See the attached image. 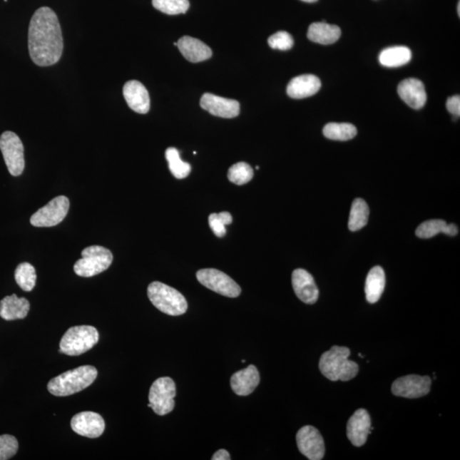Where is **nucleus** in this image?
<instances>
[{
  "instance_id": "5701e85b",
  "label": "nucleus",
  "mask_w": 460,
  "mask_h": 460,
  "mask_svg": "<svg viewBox=\"0 0 460 460\" xmlns=\"http://www.w3.org/2000/svg\"><path fill=\"white\" fill-rule=\"evenodd\" d=\"M310 41L321 44V45H332L341 36V29L336 25L322 23H314L310 26L308 34Z\"/></svg>"
},
{
  "instance_id": "e433bc0d",
  "label": "nucleus",
  "mask_w": 460,
  "mask_h": 460,
  "mask_svg": "<svg viewBox=\"0 0 460 460\" xmlns=\"http://www.w3.org/2000/svg\"><path fill=\"white\" fill-rule=\"evenodd\" d=\"M213 460H230L231 459L230 454L225 449H220L217 451L213 454Z\"/></svg>"
},
{
  "instance_id": "9d476101",
  "label": "nucleus",
  "mask_w": 460,
  "mask_h": 460,
  "mask_svg": "<svg viewBox=\"0 0 460 460\" xmlns=\"http://www.w3.org/2000/svg\"><path fill=\"white\" fill-rule=\"evenodd\" d=\"M69 205V200L67 197L63 195L56 197L31 217V225L39 228L53 227L59 225L67 216Z\"/></svg>"
},
{
  "instance_id": "f257e3e1",
  "label": "nucleus",
  "mask_w": 460,
  "mask_h": 460,
  "mask_svg": "<svg viewBox=\"0 0 460 460\" xmlns=\"http://www.w3.org/2000/svg\"><path fill=\"white\" fill-rule=\"evenodd\" d=\"M29 50L31 59L39 67L58 63L63 51V38L58 17L48 7L34 12L29 29Z\"/></svg>"
},
{
  "instance_id": "f704fd0d",
  "label": "nucleus",
  "mask_w": 460,
  "mask_h": 460,
  "mask_svg": "<svg viewBox=\"0 0 460 460\" xmlns=\"http://www.w3.org/2000/svg\"><path fill=\"white\" fill-rule=\"evenodd\" d=\"M268 43L272 49L288 51L292 49L295 41H293L290 34L285 32V31H279V32L271 35L268 39Z\"/></svg>"
},
{
  "instance_id": "6e6552de",
  "label": "nucleus",
  "mask_w": 460,
  "mask_h": 460,
  "mask_svg": "<svg viewBox=\"0 0 460 460\" xmlns=\"http://www.w3.org/2000/svg\"><path fill=\"white\" fill-rule=\"evenodd\" d=\"M0 150L12 176L19 177L25 168L24 147L20 138L12 131H6L0 137Z\"/></svg>"
},
{
  "instance_id": "2eb2a0df",
  "label": "nucleus",
  "mask_w": 460,
  "mask_h": 460,
  "mask_svg": "<svg viewBox=\"0 0 460 460\" xmlns=\"http://www.w3.org/2000/svg\"><path fill=\"white\" fill-rule=\"evenodd\" d=\"M292 283L293 290L299 299L307 305L317 303L319 297V289L315 282L313 276L308 271L297 269L292 272Z\"/></svg>"
},
{
  "instance_id": "f3484780",
  "label": "nucleus",
  "mask_w": 460,
  "mask_h": 460,
  "mask_svg": "<svg viewBox=\"0 0 460 460\" xmlns=\"http://www.w3.org/2000/svg\"><path fill=\"white\" fill-rule=\"evenodd\" d=\"M398 94L402 101L414 109L422 108L426 103L427 95L422 81L410 78L402 81L398 86Z\"/></svg>"
},
{
  "instance_id": "dca6fc26",
  "label": "nucleus",
  "mask_w": 460,
  "mask_h": 460,
  "mask_svg": "<svg viewBox=\"0 0 460 460\" xmlns=\"http://www.w3.org/2000/svg\"><path fill=\"white\" fill-rule=\"evenodd\" d=\"M372 429L371 418L368 412L363 409H358L349 419L348 439L354 446H362L366 444Z\"/></svg>"
},
{
  "instance_id": "c756f323",
  "label": "nucleus",
  "mask_w": 460,
  "mask_h": 460,
  "mask_svg": "<svg viewBox=\"0 0 460 460\" xmlns=\"http://www.w3.org/2000/svg\"><path fill=\"white\" fill-rule=\"evenodd\" d=\"M15 279L16 283L24 291L31 292L36 284V271L32 265L29 262H23L16 269Z\"/></svg>"
},
{
  "instance_id": "6ab92c4d",
  "label": "nucleus",
  "mask_w": 460,
  "mask_h": 460,
  "mask_svg": "<svg viewBox=\"0 0 460 460\" xmlns=\"http://www.w3.org/2000/svg\"><path fill=\"white\" fill-rule=\"evenodd\" d=\"M260 382V372L255 366L250 365L247 368L235 372L230 379L231 388L236 395L247 397L252 394Z\"/></svg>"
},
{
  "instance_id": "c9c22d12",
  "label": "nucleus",
  "mask_w": 460,
  "mask_h": 460,
  "mask_svg": "<svg viewBox=\"0 0 460 460\" xmlns=\"http://www.w3.org/2000/svg\"><path fill=\"white\" fill-rule=\"evenodd\" d=\"M446 108L452 115L459 117L460 116V96L459 95L451 96L446 102Z\"/></svg>"
},
{
  "instance_id": "7ed1b4c3",
  "label": "nucleus",
  "mask_w": 460,
  "mask_h": 460,
  "mask_svg": "<svg viewBox=\"0 0 460 460\" xmlns=\"http://www.w3.org/2000/svg\"><path fill=\"white\" fill-rule=\"evenodd\" d=\"M98 374L95 367H78L52 379L48 383V391L55 397L71 396L89 387Z\"/></svg>"
},
{
  "instance_id": "a211bd4d",
  "label": "nucleus",
  "mask_w": 460,
  "mask_h": 460,
  "mask_svg": "<svg viewBox=\"0 0 460 460\" xmlns=\"http://www.w3.org/2000/svg\"><path fill=\"white\" fill-rule=\"evenodd\" d=\"M123 95L128 106L136 113L144 115L150 111V94L141 82L131 81L126 83Z\"/></svg>"
},
{
  "instance_id": "c85d7f7f",
  "label": "nucleus",
  "mask_w": 460,
  "mask_h": 460,
  "mask_svg": "<svg viewBox=\"0 0 460 460\" xmlns=\"http://www.w3.org/2000/svg\"><path fill=\"white\" fill-rule=\"evenodd\" d=\"M166 160L173 176L178 179L185 178L191 172V166L181 160L176 148H168L165 151Z\"/></svg>"
},
{
  "instance_id": "39448f33",
  "label": "nucleus",
  "mask_w": 460,
  "mask_h": 460,
  "mask_svg": "<svg viewBox=\"0 0 460 460\" xmlns=\"http://www.w3.org/2000/svg\"><path fill=\"white\" fill-rule=\"evenodd\" d=\"M98 341L99 334L94 327H70L61 337L59 352L68 356H80L93 348Z\"/></svg>"
},
{
  "instance_id": "72a5a7b5",
  "label": "nucleus",
  "mask_w": 460,
  "mask_h": 460,
  "mask_svg": "<svg viewBox=\"0 0 460 460\" xmlns=\"http://www.w3.org/2000/svg\"><path fill=\"white\" fill-rule=\"evenodd\" d=\"M19 450V441L11 435L0 436V460H7L15 456Z\"/></svg>"
},
{
  "instance_id": "ddd939ff",
  "label": "nucleus",
  "mask_w": 460,
  "mask_h": 460,
  "mask_svg": "<svg viewBox=\"0 0 460 460\" xmlns=\"http://www.w3.org/2000/svg\"><path fill=\"white\" fill-rule=\"evenodd\" d=\"M71 428L78 435L98 438L104 432L105 422L102 416L94 412H82L73 416Z\"/></svg>"
},
{
  "instance_id": "4468645a",
  "label": "nucleus",
  "mask_w": 460,
  "mask_h": 460,
  "mask_svg": "<svg viewBox=\"0 0 460 460\" xmlns=\"http://www.w3.org/2000/svg\"><path fill=\"white\" fill-rule=\"evenodd\" d=\"M200 107L214 116L232 119L240 113V103L237 101L220 98L211 93H205L200 99Z\"/></svg>"
},
{
  "instance_id": "423d86ee",
  "label": "nucleus",
  "mask_w": 460,
  "mask_h": 460,
  "mask_svg": "<svg viewBox=\"0 0 460 460\" xmlns=\"http://www.w3.org/2000/svg\"><path fill=\"white\" fill-rule=\"evenodd\" d=\"M82 257L73 266L74 272L81 277H92L108 270L113 257L108 249L91 245L83 250Z\"/></svg>"
},
{
  "instance_id": "9b49d317",
  "label": "nucleus",
  "mask_w": 460,
  "mask_h": 460,
  "mask_svg": "<svg viewBox=\"0 0 460 460\" xmlns=\"http://www.w3.org/2000/svg\"><path fill=\"white\" fill-rule=\"evenodd\" d=\"M431 379L429 376L407 375L394 381L392 391L396 397L419 398L431 392Z\"/></svg>"
},
{
  "instance_id": "f8f14e48",
  "label": "nucleus",
  "mask_w": 460,
  "mask_h": 460,
  "mask_svg": "<svg viewBox=\"0 0 460 460\" xmlns=\"http://www.w3.org/2000/svg\"><path fill=\"white\" fill-rule=\"evenodd\" d=\"M297 445L302 454L310 460H321L325 455V442L317 428L306 426L297 433Z\"/></svg>"
},
{
  "instance_id": "4c0bfd02",
  "label": "nucleus",
  "mask_w": 460,
  "mask_h": 460,
  "mask_svg": "<svg viewBox=\"0 0 460 460\" xmlns=\"http://www.w3.org/2000/svg\"><path fill=\"white\" fill-rule=\"evenodd\" d=\"M301 1H304L306 3H315L318 1V0H301Z\"/></svg>"
},
{
  "instance_id": "473e14b6",
  "label": "nucleus",
  "mask_w": 460,
  "mask_h": 460,
  "mask_svg": "<svg viewBox=\"0 0 460 460\" xmlns=\"http://www.w3.org/2000/svg\"><path fill=\"white\" fill-rule=\"evenodd\" d=\"M209 226L211 228L215 235L218 237H223L226 235L225 225H229L233 221L231 214L228 212L220 213H213L210 215Z\"/></svg>"
},
{
  "instance_id": "aec40b11",
  "label": "nucleus",
  "mask_w": 460,
  "mask_h": 460,
  "mask_svg": "<svg viewBox=\"0 0 460 460\" xmlns=\"http://www.w3.org/2000/svg\"><path fill=\"white\" fill-rule=\"evenodd\" d=\"M322 87L320 78L313 74L293 78L287 87V93L291 98L303 99L317 94Z\"/></svg>"
},
{
  "instance_id": "412c9836",
  "label": "nucleus",
  "mask_w": 460,
  "mask_h": 460,
  "mask_svg": "<svg viewBox=\"0 0 460 460\" xmlns=\"http://www.w3.org/2000/svg\"><path fill=\"white\" fill-rule=\"evenodd\" d=\"M177 46L184 58L191 63H200L213 56L211 48L198 39L183 36L179 39Z\"/></svg>"
},
{
  "instance_id": "cd10ccee",
  "label": "nucleus",
  "mask_w": 460,
  "mask_h": 460,
  "mask_svg": "<svg viewBox=\"0 0 460 460\" xmlns=\"http://www.w3.org/2000/svg\"><path fill=\"white\" fill-rule=\"evenodd\" d=\"M323 134L328 139L335 141H348L356 137V126L349 123H329L324 127Z\"/></svg>"
},
{
  "instance_id": "f03ea898",
  "label": "nucleus",
  "mask_w": 460,
  "mask_h": 460,
  "mask_svg": "<svg viewBox=\"0 0 460 460\" xmlns=\"http://www.w3.org/2000/svg\"><path fill=\"white\" fill-rule=\"evenodd\" d=\"M350 350L343 346H332L320 359L319 368L322 374L331 381L346 382L356 377L359 372L357 363L349 361Z\"/></svg>"
},
{
  "instance_id": "20e7f679",
  "label": "nucleus",
  "mask_w": 460,
  "mask_h": 460,
  "mask_svg": "<svg viewBox=\"0 0 460 460\" xmlns=\"http://www.w3.org/2000/svg\"><path fill=\"white\" fill-rule=\"evenodd\" d=\"M148 296L153 306L166 315L178 317L188 310L187 300L182 293L164 283L152 282L148 287Z\"/></svg>"
},
{
  "instance_id": "0eeeda50",
  "label": "nucleus",
  "mask_w": 460,
  "mask_h": 460,
  "mask_svg": "<svg viewBox=\"0 0 460 460\" xmlns=\"http://www.w3.org/2000/svg\"><path fill=\"white\" fill-rule=\"evenodd\" d=\"M176 384L169 377H162L153 383L148 394L151 409L158 415L168 414L174 409Z\"/></svg>"
},
{
  "instance_id": "1a4fd4ad",
  "label": "nucleus",
  "mask_w": 460,
  "mask_h": 460,
  "mask_svg": "<svg viewBox=\"0 0 460 460\" xmlns=\"http://www.w3.org/2000/svg\"><path fill=\"white\" fill-rule=\"evenodd\" d=\"M196 277L204 287L223 296L237 297L242 292V289L233 279L218 270H200L197 272Z\"/></svg>"
},
{
  "instance_id": "ea45409f",
  "label": "nucleus",
  "mask_w": 460,
  "mask_h": 460,
  "mask_svg": "<svg viewBox=\"0 0 460 460\" xmlns=\"http://www.w3.org/2000/svg\"><path fill=\"white\" fill-rule=\"evenodd\" d=\"M242 363H245V360H242Z\"/></svg>"
},
{
  "instance_id": "58836bf2",
  "label": "nucleus",
  "mask_w": 460,
  "mask_h": 460,
  "mask_svg": "<svg viewBox=\"0 0 460 460\" xmlns=\"http://www.w3.org/2000/svg\"><path fill=\"white\" fill-rule=\"evenodd\" d=\"M458 14L460 16V2L458 4Z\"/></svg>"
},
{
  "instance_id": "393cba45",
  "label": "nucleus",
  "mask_w": 460,
  "mask_h": 460,
  "mask_svg": "<svg viewBox=\"0 0 460 460\" xmlns=\"http://www.w3.org/2000/svg\"><path fill=\"white\" fill-rule=\"evenodd\" d=\"M440 233L455 236L459 233L458 227L454 223L448 225L441 219H433V220L422 223L415 231V235L421 239L432 238Z\"/></svg>"
},
{
  "instance_id": "2f4dec72",
  "label": "nucleus",
  "mask_w": 460,
  "mask_h": 460,
  "mask_svg": "<svg viewBox=\"0 0 460 460\" xmlns=\"http://www.w3.org/2000/svg\"><path fill=\"white\" fill-rule=\"evenodd\" d=\"M254 172L252 166L245 162H239L231 166L228 173V178L231 183L243 185L252 180Z\"/></svg>"
},
{
  "instance_id": "7c9ffc66",
  "label": "nucleus",
  "mask_w": 460,
  "mask_h": 460,
  "mask_svg": "<svg viewBox=\"0 0 460 460\" xmlns=\"http://www.w3.org/2000/svg\"><path fill=\"white\" fill-rule=\"evenodd\" d=\"M156 10L168 15L184 14L190 6L188 0H153Z\"/></svg>"
},
{
  "instance_id": "4be33fe9",
  "label": "nucleus",
  "mask_w": 460,
  "mask_h": 460,
  "mask_svg": "<svg viewBox=\"0 0 460 460\" xmlns=\"http://www.w3.org/2000/svg\"><path fill=\"white\" fill-rule=\"evenodd\" d=\"M30 310L29 300L19 297L16 295L6 296L0 301V317L6 321L24 319Z\"/></svg>"
},
{
  "instance_id": "a878e982",
  "label": "nucleus",
  "mask_w": 460,
  "mask_h": 460,
  "mask_svg": "<svg viewBox=\"0 0 460 460\" xmlns=\"http://www.w3.org/2000/svg\"><path fill=\"white\" fill-rule=\"evenodd\" d=\"M412 58V52L406 46H393L381 52L379 63L387 68H397L409 63Z\"/></svg>"
},
{
  "instance_id": "bb28decb",
  "label": "nucleus",
  "mask_w": 460,
  "mask_h": 460,
  "mask_svg": "<svg viewBox=\"0 0 460 460\" xmlns=\"http://www.w3.org/2000/svg\"><path fill=\"white\" fill-rule=\"evenodd\" d=\"M369 208L364 200L358 198L353 201L349 218L350 231H358L367 225Z\"/></svg>"
},
{
  "instance_id": "b1692460",
  "label": "nucleus",
  "mask_w": 460,
  "mask_h": 460,
  "mask_svg": "<svg viewBox=\"0 0 460 460\" xmlns=\"http://www.w3.org/2000/svg\"><path fill=\"white\" fill-rule=\"evenodd\" d=\"M385 287V274L380 266H375L368 273L365 293L368 303L375 304L382 296Z\"/></svg>"
}]
</instances>
